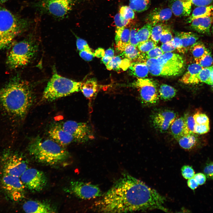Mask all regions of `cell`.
I'll return each instance as SVG.
<instances>
[{
    "mask_svg": "<svg viewBox=\"0 0 213 213\" xmlns=\"http://www.w3.org/2000/svg\"><path fill=\"white\" fill-rule=\"evenodd\" d=\"M132 85L139 91L142 102L147 104H154L159 99L156 84L151 79L138 78Z\"/></svg>",
    "mask_w": 213,
    "mask_h": 213,
    "instance_id": "30bf717a",
    "label": "cell"
},
{
    "mask_svg": "<svg viewBox=\"0 0 213 213\" xmlns=\"http://www.w3.org/2000/svg\"><path fill=\"white\" fill-rule=\"evenodd\" d=\"M177 118L176 114L174 112L166 110L155 114L153 119V122L156 129L163 132L169 128Z\"/></svg>",
    "mask_w": 213,
    "mask_h": 213,
    "instance_id": "9a60e30c",
    "label": "cell"
},
{
    "mask_svg": "<svg viewBox=\"0 0 213 213\" xmlns=\"http://www.w3.org/2000/svg\"><path fill=\"white\" fill-rule=\"evenodd\" d=\"M24 211L26 213H45L55 212V210L50 204L40 201L29 200L23 205Z\"/></svg>",
    "mask_w": 213,
    "mask_h": 213,
    "instance_id": "ac0fdd59",
    "label": "cell"
},
{
    "mask_svg": "<svg viewBox=\"0 0 213 213\" xmlns=\"http://www.w3.org/2000/svg\"><path fill=\"white\" fill-rule=\"evenodd\" d=\"M27 21L5 8L0 7V51L26 28Z\"/></svg>",
    "mask_w": 213,
    "mask_h": 213,
    "instance_id": "5b68a950",
    "label": "cell"
},
{
    "mask_svg": "<svg viewBox=\"0 0 213 213\" xmlns=\"http://www.w3.org/2000/svg\"><path fill=\"white\" fill-rule=\"evenodd\" d=\"M172 35L170 28L165 25L159 40L162 43H166L170 41L172 39Z\"/></svg>",
    "mask_w": 213,
    "mask_h": 213,
    "instance_id": "b9f144b4",
    "label": "cell"
},
{
    "mask_svg": "<svg viewBox=\"0 0 213 213\" xmlns=\"http://www.w3.org/2000/svg\"><path fill=\"white\" fill-rule=\"evenodd\" d=\"M202 68L201 66L196 63L190 64L180 81L185 84H192L196 76Z\"/></svg>",
    "mask_w": 213,
    "mask_h": 213,
    "instance_id": "d4e9b609",
    "label": "cell"
},
{
    "mask_svg": "<svg viewBox=\"0 0 213 213\" xmlns=\"http://www.w3.org/2000/svg\"><path fill=\"white\" fill-rule=\"evenodd\" d=\"M119 13L122 17L126 20H131L135 17L134 11L129 6H125L121 7Z\"/></svg>",
    "mask_w": 213,
    "mask_h": 213,
    "instance_id": "60d3db41",
    "label": "cell"
},
{
    "mask_svg": "<svg viewBox=\"0 0 213 213\" xmlns=\"http://www.w3.org/2000/svg\"><path fill=\"white\" fill-rule=\"evenodd\" d=\"M213 15V6L206 5L198 6L193 11L187 21L188 23L194 19L199 17Z\"/></svg>",
    "mask_w": 213,
    "mask_h": 213,
    "instance_id": "4316f807",
    "label": "cell"
},
{
    "mask_svg": "<svg viewBox=\"0 0 213 213\" xmlns=\"http://www.w3.org/2000/svg\"><path fill=\"white\" fill-rule=\"evenodd\" d=\"M38 47L31 39H26L15 43L7 56V63L12 69L27 65L36 54Z\"/></svg>",
    "mask_w": 213,
    "mask_h": 213,
    "instance_id": "52a82bcc",
    "label": "cell"
},
{
    "mask_svg": "<svg viewBox=\"0 0 213 213\" xmlns=\"http://www.w3.org/2000/svg\"><path fill=\"white\" fill-rule=\"evenodd\" d=\"M191 23V27L193 30L201 33L209 34L213 23V15L195 19Z\"/></svg>",
    "mask_w": 213,
    "mask_h": 213,
    "instance_id": "ffe728a7",
    "label": "cell"
},
{
    "mask_svg": "<svg viewBox=\"0 0 213 213\" xmlns=\"http://www.w3.org/2000/svg\"><path fill=\"white\" fill-rule=\"evenodd\" d=\"M60 125L73 137L75 142H85L94 138L91 127L86 123L68 120Z\"/></svg>",
    "mask_w": 213,
    "mask_h": 213,
    "instance_id": "9c48e42d",
    "label": "cell"
},
{
    "mask_svg": "<svg viewBox=\"0 0 213 213\" xmlns=\"http://www.w3.org/2000/svg\"><path fill=\"white\" fill-rule=\"evenodd\" d=\"M213 66L203 68L196 76L193 84L204 83L210 85V78Z\"/></svg>",
    "mask_w": 213,
    "mask_h": 213,
    "instance_id": "4dcf8cb0",
    "label": "cell"
},
{
    "mask_svg": "<svg viewBox=\"0 0 213 213\" xmlns=\"http://www.w3.org/2000/svg\"><path fill=\"white\" fill-rule=\"evenodd\" d=\"M191 0H172L170 9L176 16H187L191 13Z\"/></svg>",
    "mask_w": 213,
    "mask_h": 213,
    "instance_id": "d6986e66",
    "label": "cell"
},
{
    "mask_svg": "<svg viewBox=\"0 0 213 213\" xmlns=\"http://www.w3.org/2000/svg\"><path fill=\"white\" fill-rule=\"evenodd\" d=\"M33 100L30 84L15 78L0 89V112L11 121L21 120L26 115Z\"/></svg>",
    "mask_w": 213,
    "mask_h": 213,
    "instance_id": "7a4b0ae2",
    "label": "cell"
},
{
    "mask_svg": "<svg viewBox=\"0 0 213 213\" xmlns=\"http://www.w3.org/2000/svg\"><path fill=\"white\" fill-rule=\"evenodd\" d=\"M193 117L196 124H207L209 123V119L205 114L198 112L195 113Z\"/></svg>",
    "mask_w": 213,
    "mask_h": 213,
    "instance_id": "ee69618b",
    "label": "cell"
},
{
    "mask_svg": "<svg viewBox=\"0 0 213 213\" xmlns=\"http://www.w3.org/2000/svg\"><path fill=\"white\" fill-rule=\"evenodd\" d=\"M177 140L181 147L188 150L194 148L198 141L197 137L194 133H190L185 135Z\"/></svg>",
    "mask_w": 213,
    "mask_h": 213,
    "instance_id": "484cf974",
    "label": "cell"
},
{
    "mask_svg": "<svg viewBox=\"0 0 213 213\" xmlns=\"http://www.w3.org/2000/svg\"><path fill=\"white\" fill-rule=\"evenodd\" d=\"M145 62L149 72L155 76L178 75L183 72L185 67L183 57L171 52L164 53L157 58L147 59Z\"/></svg>",
    "mask_w": 213,
    "mask_h": 213,
    "instance_id": "277c9868",
    "label": "cell"
},
{
    "mask_svg": "<svg viewBox=\"0 0 213 213\" xmlns=\"http://www.w3.org/2000/svg\"><path fill=\"white\" fill-rule=\"evenodd\" d=\"M212 32L213 35V25L212 27Z\"/></svg>",
    "mask_w": 213,
    "mask_h": 213,
    "instance_id": "6125c7cd",
    "label": "cell"
},
{
    "mask_svg": "<svg viewBox=\"0 0 213 213\" xmlns=\"http://www.w3.org/2000/svg\"><path fill=\"white\" fill-rule=\"evenodd\" d=\"M181 171L183 177L186 179L193 178L195 175L194 170L189 165H185L183 166Z\"/></svg>",
    "mask_w": 213,
    "mask_h": 213,
    "instance_id": "f6af8a7d",
    "label": "cell"
},
{
    "mask_svg": "<svg viewBox=\"0 0 213 213\" xmlns=\"http://www.w3.org/2000/svg\"><path fill=\"white\" fill-rule=\"evenodd\" d=\"M1 162L4 174L20 177L28 169L27 164L22 157L12 151L4 153Z\"/></svg>",
    "mask_w": 213,
    "mask_h": 213,
    "instance_id": "ba28073f",
    "label": "cell"
},
{
    "mask_svg": "<svg viewBox=\"0 0 213 213\" xmlns=\"http://www.w3.org/2000/svg\"><path fill=\"white\" fill-rule=\"evenodd\" d=\"M105 53L104 50L101 48H99L95 51L94 54L95 57H102Z\"/></svg>",
    "mask_w": 213,
    "mask_h": 213,
    "instance_id": "680465c9",
    "label": "cell"
},
{
    "mask_svg": "<svg viewBox=\"0 0 213 213\" xmlns=\"http://www.w3.org/2000/svg\"><path fill=\"white\" fill-rule=\"evenodd\" d=\"M121 52L123 56L131 61L141 59L140 52L136 47L130 44L128 45Z\"/></svg>",
    "mask_w": 213,
    "mask_h": 213,
    "instance_id": "1f68e13d",
    "label": "cell"
},
{
    "mask_svg": "<svg viewBox=\"0 0 213 213\" xmlns=\"http://www.w3.org/2000/svg\"><path fill=\"white\" fill-rule=\"evenodd\" d=\"M82 82L62 77L54 72L43 91V99L52 101L80 90Z\"/></svg>",
    "mask_w": 213,
    "mask_h": 213,
    "instance_id": "8992f818",
    "label": "cell"
},
{
    "mask_svg": "<svg viewBox=\"0 0 213 213\" xmlns=\"http://www.w3.org/2000/svg\"><path fill=\"white\" fill-rule=\"evenodd\" d=\"M30 154L38 162L48 165H56L66 160L69 154L64 147L52 139H44L39 137L30 143Z\"/></svg>",
    "mask_w": 213,
    "mask_h": 213,
    "instance_id": "3957f363",
    "label": "cell"
},
{
    "mask_svg": "<svg viewBox=\"0 0 213 213\" xmlns=\"http://www.w3.org/2000/svg\"><path fill=\"white\" fill-rule=\"evenodd\" d=\"M9 0H0V4L4 3Z\"/></svg>",
    "mask_w": 213,
    "mask_h": 213,
    "instance_id": "94428289",
    "label": "cell"
},
{
    "mask_svg": "<svg viewBox=\"0 0 213 213\" xmlns=\"http://www.w3.org/2000/svg\"><path fill=\"white\" fill-rule=\"evenodd\" d=\"M157 43L151 39L138 44L137 47L139 51L142 53H146L156 46Z\"/></svg>",
    "mask_w": 213,
    "mask_h": 213,
    "instance_id": "f35d334b",
    "label": "cell"
},
{
    "mask_svg": "<svg viewBox=\"0 0 213 213\" xmlns=\"http://www.w3.org/2000/svg\"><path fill=\"white\" fill-rule=\"evenodd\" d=\"M76 44L77 49L79 51H85L91 54L94 53L87 42L83 39L78 37L76 39Z\"/></svg>",
    "mask_w": 213,
    "mask_h": 213,
    "instance_id": "7bdbcfd3",
    "label": "cell"
},
{
    "mask_svg": "<svg viewBox=\"0 0 213 213\" xmlns=\"http://www.w3.org/2000/svg\"><path fill=\"white\" fill-rule=\"evenodd\" d=\"M196 63L199 64L203 68L210 67L213 63V58L211 52L207 49L200 58L195 59Z\"/></svg>",
    "mask_w": 213,
    "mask_h": 213,
    "instance_id": "e575fe53",
    "label": "cell"
},
{
    "mask_svg": "<svg viewBox=\"0 0 213 213\" xmlns=\"http://www.w3.org/2000/svg\"><path fill=\"white\" fill-rule=\"evenodd\" d=\"M207 49L204 43L201 42H196L190 49L194 59L200 57Z\"/></svg>",
    "mask_w": 213,
    "mask_h": 213,
    "instance_id": "d590c367",
    "label": "cell"
},
{
    "mask_svg": "<svg viewBox=\"0 0 213 213\" xmlns=\"http://www.w3.org/2000/svg\"><path fill=\"white\" fill-rule=\"evenodd\" d=\"M48 132L51 139L64 147L75 142L73 137L64 130L60 124L53 126Z\"/></svg>",
    "mask_w": 213,
    "mask_h": 213,
    "instance_id": "2e32d148",
    "label": "cell"
},
{
    "mask_svg": "<svg viewBox=\"0 0 213 213\" xmlns=\"http://www.w3.org/2000/svg\"><path fill=\"white\" fill-rule=\"evenodd\" d=\"M192 4L197 6H206L210 4L213 0H191Z\"/></svg>",
    "mask_w": 213,
    "mask_h": 213,
    "instance_id": "db71d44e",
    "label": "cell"
},
{
    "mask_svg": "<svg viewBox=\"0 0 213 213\" xmlns=\"http://www.w3.org/2000/svg\"><path fill=\"white\" fill-rule=\"evenodd\" d=\"M72 0H41L39 7L54 16L62 17L68 14L72 9Z\"/></svg>",
    "mask_w": 213,
    "mask_h": 213,
    "instance_id": "4fadbf2b",
    "label": "cell"
},
{
    "mask_svg": "<svg viewBox=\"0 0 213 213\" xmlns=\"http://www.w3.org/2000/svg\"><path fill=\"white\" fill-rule=\"evenodd\" d=\"M176 35L182 40V46L180 53H184L190 50L199 39L198 35L191 32H177Z\"/></svg>",
    "mask_w": 213,
    "mask_h": 213,
    "instance_id": "7402d4cb",
    "label": "cell"
},
{
    "mask_svg": "<svg viewBox=\"0 0 213 213\" xmlns=\"http://www.w3.org/2000/svg\"><path fill=\"white\" fill-rule=\"evenodd\" d=\"M161 48L164 53L171 52L174 51L176 49L172 46L170 42L162 43Z\"/></svg>",
    "mask_w": 213,
    "mask_h": 213,
    "instance_id": "11a10c76",
    "label": "cell"
},
{
    "mask_svg": "<svg viewBox=\"0 0 213 213\" xmlns=\"http://www.w3.org/2000/svg\"><path fill=\"white\" fill-rule=\"evenodd\" d=\"M114 51L113 49L110 48L105 51L104 56L102 57L101 61L105 64H106L114 56Z\"/></svg>",
    "mask_w": 213,
    "mask_h": 213,
    "instance_id": "c3c4849f",
    "label": "cell"
},
{
    "mask_svg": "<svg viewBox=\"0 0 213 213\" xmlns=\"http://www.w3.org/2000/svg\"><path fill=\"white\" fill-rule=\"evenodd\" d=\"M152 27V24L147 23L138 30L136 37L138 44L142 43L149 38L151 36Z\"/></svg>",
    "mask_w": 213,
    "mask_h": 213,
    "instance_id": "f1b7e54d",
    "label": "cell"
},
{
    "mask_svg": "<svg viewBox=\"0 0 213 213\" xmlns=\"http://www.w3.org/2000/svg\"><path fill=\"white\" fill-rule=\"evenodd\" d=\"M70 189L75 196L82 199H94L102 195L101 189L97 185L78 181L71 182Z\"/></svg>",
    "mask_w": 213,
    "mask_h": 213,
    "instance_id": "5bb4252c",
    "label": "cell"
},
{
    "mask_svg": "<svg viewBox=\"0 0 213 213\" xmlns=\"http://www.w3.org/2000/svg\"><path fill=\"white\" fill-rule=\"evenodd\" d=\"M177 92L176 90L173 87L163 84L159 87V96L162 100H168L173 98L176 95Z\"/></svg>",
    "mask_w": 213,
    "mask_h": 213,
    "instance_id": "f546056e",
    "label": "cell"
},
{
    "mask_svg": "<svg viewBox=\"0 0 213 213\" xmlns=\"http://www.w3.org/2000/svg\"><path fill=\"white\" fill-rule=\"evenodd\" d=\"M171 45L180 53L182 46V42L180 38L177 35L169 42Z\"/></svg>",
    "mask_w": 213,
    "mask_h": 213,
    "instance_id": "7dc6e473",
    "label": "cell"
},
{
    "mask_svg": "<svg viewBox=\"0 0 213 213\" xmlns=\"http://www.w3.org/2000/svg\"><path fill=\"white\" fill-rule=\"evenodd\" d=\"M149 3L150 0H129V7L135 12H143L148 9Z\"/></svg>",
    "mask_w": 213,
    "mask_h": 213,
    "instance_id": "836d02e7",
    "label": "cell"
},
{
    "mask_svg": "<svg viewBox=\"0 0 213 213\" xmlns=\"http://www.w3.org/2000/svg\"><path fill=\"white\" fill-rule=\"evenodd\" d=\"M19 177L4 174L1 180V185L5 194L11 200L18 201L25 194V187Z\"/></svg>",
    "mask_w": 213,
    "mask_h": 213,
    "instance_id": "8fae6325",
    "label": "cell"
},
{
    "mask_svg": "<svg viewBox=\"0 0 213 213\" xmlns=\"http://www.w3.org/2000/svg\"><path fill=\"white\" fill-rule=\"evenodd\" d=\"M165 25L162 23H158L153 26L151 33V39L157 43L159 41L160 37Z\"/></svg>",
    "mask_w": 213,
    "mask_h": 213,
    "instance_id": "74e56055",
    "label": "cell"
},
{
    "mask_svg": "<svg viewBox=\"0 0 213 213\" xmlns=\"http://www.w3.org/2000/svg\"><path fill=\"white\" fill-rule=\"evenodd\" d=\"M170 127L172 135L176 140L185 135L192 133L188 128L185 116L177 117Z\"/></svg>",
    "mask_w": 213,
    "mask_h": 213,
    "instance_id": "44dd1931",
    "label": "cell"
},
{
    "mask_svg": "<svg viewBox=\"0 0 213 213\" xmlns=\"http://www.w3.org/2000/svg\"><path fill=\"white\" fill-rule=\"evenodd\" d=\"M164 53L161 47L156 46L148 52L144 53H141V54L143 59L145 58L146 60L149 59L157 58Z\"/></svg>",
    "mask_w": 213,
    "mask_h": 213,
    "instance_id": "ab89813d",
    "label": "cell"
},
{
    "mask_svg": "<svg viewBox=\"0 0 213 213\" xmlns=\"http://www.w3.org/2000/svg\"><path fill=\"white\" fill-rule=\"evenodd\" d=\"M128 69L131 75L139 78H144L147 76L149 72L145 62H132Z\"/></svg>",
    "mask_w": 213,
    "mask_h": 213,
    "instance_id": "cb8c5ba5",
    "label": "cell"
},
{
    "mask_svg": "<svg viewBox=\"0 0 213 213\" xmlns=\"http://www.w3.org/2000/svg\"><path fill=\"white\" fill-rule=\"evenodd\" d=\"M130 30L125 28L122 31L116 46L117 50L121 52L125 47L130 44Z\"/></svg>",
    "mask_w": 213,
    "mask_h": 213,
    "instance_id": "d6a6232c",
    "label": "cell"
},
{
    "mask_svg": "<svg viewBox=\"0 0 213 213\" xmlns=\"http://www.w3.org/2000/svg\"><path fill=\"white\" fill-rule=\"evenodd\" d=\"M172 14V12L170 8H155L149 13L146 20L147 23L153 26L169 20Z\"/></svg>",
    "mask_w": 213,
    "mask_h": 213,
    "instance_id": "e0dca14e",
    "label": "cell"
},
{
    "mask_svg": "<svg viewBox=\"0 0 213 213\" xmlns=\"http://www.w3.org/2000/svg\"><path fill=\"white\" fill-rule=\"evenodd\" d=\"M210 85H213V68L212 70L211 74Z\"/></svg>",
    "mask_w": 213,
    "mask_h": 213,
    "instance_id": "91938a15",
    "label": "cell"
},
{
    "mask_svg": "<svg viewBox=\"0 0 213 213\" xmlns=\"http://www.w3.org/2000/svg\"><path fill=\"white\" fill-rule=\"evenodd\" d=\"M187 183L188 187L192 190L196 189L199 185L193 177L188 179Z\"/></svg>",
    "mask_w": 213,
    "mask_h": 213,
    "instance_id": "6f0895ef",
    "label": "cell"
},
{
    "mask_svg": "<svg viewBox=\"0 0 213 213\" xmlns=\"http://www.w3.org/2000/svg\"><path fill=\"white\" fill-rule=\"evenodd\" d=\"M193 177L199 185L203 184L206 180V177L205 175L200 173L195 175Z\"/></svg>",
    "mask_w": 213,
    "mask_h": 213,
    "instance_id": "9f6ffc18",
    "label": "cell"
},
{
    "mask_svg": "<svg viewBox=\"0 0 213 213\" xmlns=\"http://www.w3.org/2000/svg\"><path fill=\"white\" fill-rule=\"evenodd\" d=\"M114 20L116 27L115 41L116 43L118 41L122 31L130 20L125 19L121 16L119 13L115 16Z\"/></svg>",
    "mask_w": 213,
    "mask_h": 213,
    "instance_id": "83f0119b",
    "label": "cell"
},
{
    "mask_svg": "<svg viewBox=\"0 0 213 213\" xmlns=\"http://www.w3.org/2000/svg\"><path fill=\"white\" fill-rule=\"evenodd\" d=\"M98 86L95 78H90L82 82L80 90L85 97L90 99L96 94L98 90Z\"/></svg>",
    "mask_w": 213,
    "mask_h": 213,
    "instance_id": "603a6c76",
    "label": "cell"
},
{
    "mask_svg": "<svg viewBox=\"0 0 213 213\" xmlns=\"http://www.w3.org/2000/svg\"><path fill=\"white\" fill-rule=\"evenodd\" d=\"M185 117L186 123L188 128L190 132L194 133V126L196 123L193 116L190 115H186Z\"/></svg>",
    "mask_w": 213,
    "mask_h": 213,
    "instance_id": "681fc988",
    "label": "cell"
},
{
    "mask_svg": "<svg viewBox=\"0 0 213 213\" xmlns=\"http://www.w3.org/2000/svg\"><path fill=\"white\" fill-rule=\"evenodd\" d=\"M205 175L208 178H213V163L207 165L204 170Z\"/></svg>",
    "mask_w": 213,
    "mask_h": 213,
    "instance_id": "f5cc1de1",
    "label": "cell"
},
{
    "mask_svg": "<svg viewBox=\"0 0 213 213\" xmlns=\"http://www.w3.org/2000/svg\"><path fill=\"white\" fill-rule=\"evenodd\" d=\"M79 54L82 58L86 61H91L93 58L95 57L94 53L91 54L85 51H80Z\"/></svg>",
    "mask_w": 213,
    "mask_h": 213,
    "instance_id": "816d5d0a",
    "label": "cell"
},
{
    "mask_svg": "<svg viewBox=\"0 0 213 213\" xmlns=\"http://www.w3.org/2000/svg\"><path fill=\"white\" fill-rule=\"evenodd\" d=\"M122 60L123 59L119 56H114L105 65L106 69L109 70H113L116 71L121 70Z\"/></svg>",
    "mask_w": 213,
    "mask_h": 213,
    "instance_id": "8d00e7d4",
    "label": "cell"
},
{
    "mask_svg": "<svg viewBox=\"0 0 213 213\" xmlns=\"http://www.w3.org/2000/svg\"><path fill=\"white\" fill-rule=\"evenodd\" d=\"M210 129L209 124H195L194 133L198 134H203L208 132Z\"/></svg>",
    "mask_w": 213,
    "mask_h": 213,
    "instance_id": "bcb514c9",
    "label": "cell"
},
{
    "mask_svg": "<svg viewBox=\"0 0 213 213\" xmlns=\"http://www.w3.org/2000/svg\"><path fill=\"white\" fill-rule=\"evenodd\" d=\"M138 30L134 28L130 30V44L137 47L138 43L136 39V34Z\"/></svg>",
    "mask_w": 213,
    "mask_h": 213,
    "instance_id": "f907efd6",
    "label": "cell"
},
{
    "mask_svg": "<svg viewBox=\"0 0 213 213\" xmlns=\"http://www.w3.org/2000/svg\"><path fill=\"white\" fill-rule=\"evenodd\" d=\"M165 198L131 175L124 174L92 206L94 210L122 213L154 209L167 212Z\"/></svg>",
    "mask_w": 213,
    "mask_h": 213,
    "instance_id": "6da1fadb",
    "label": "cell"
},
{
    "mask_svg": "<svg viewBox=\"0 0 213 213\" xmlns=\"http://www.w3.org/2000/svg\"><path fill=\"white\" fill-rule=\"evenodd\" d=\"M20 177L25 187L33 191L42 190L47 182L44 173L35 168L27 169Z\"/></svg>",
    "mask_w": 213,
    "mask_h": 213,
    "instance_id": "7c38bea8",
    "label": "cell"
}]
</instances>
